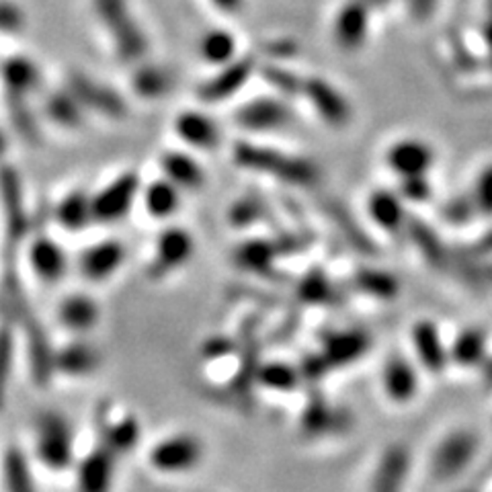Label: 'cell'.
Wrapping results in <instances>:
<instances>
[{"instance_id": "cell-47", "label": "cell", "mask_w": 492, "mask_h": 492, "mask_svg": "<svg viewBox=\"0 0 492 492\" xmlns=\"http://www.w3.org/2000/svg\"><path fill=\"white\" fill-rule=\"evenodd\" d=\"M221 11H236L238 6L242 5V0H213Z\"/></svg>"}, {"instance_id": "cell-17", "label": "cell", "mask_w": 492, "mask_h": 492, "mask_svg": "<svg viewBox=\"0 0 492 492\" xmlns=\"http://www.w3.org/2000/svg\"><path fill=\"white\" fill-rule=\"evenodd\" d=\"M292 111L283 101L273 97L254 98L251 103H244L236 111V123L242 129L249 131H273L290 126Z\"/></svg>"}, {"instance_id": "cell-21", "label": "cell", "mask_w": 492, "mask_h": 492, "mask_svg": "<svg viewBox=\"0 0 492 492\" xmlns=\"http://www.w3.org/2000/svg\"><path fill=\"white\" fill-rule=\"evenodd\" d=\"M254 72V60L252 57H242V60H232L221 66V70L211 77L205 85L200 88V97L205 103H221L228 97L236 95L246 80L251 78Z\"/></svg>"}, {"instance_id": "cell-25", "label": "cell", "mask_w": 492, "mask_h": 492, "mask_svg": "<svg viewBox=\"0 0 492 492\" xmlns=\"http://www.w3.org/2000/svg\"><path fill=\"white\" fill-rule=\"evenodd\" d=\"M139 200L144 203V210L152 220L167 221L180 208V189L170 183L169 179H156L150 185L142 187Z\"/></svg>"}, {"instance_id": "cell-4", "label": "cell", "mask_w": 492, "mask_h": 492, "mask_svg": "<svg viewBox=\"0 0 492 492\" xmlns=\"http://www.w3.org/2000/svg\"><path fill=\"white\" fill-rule=\"evenodd\" d=\"M480 437L470 429H456L443 435L431 456V474L435 480L447 482L464 474L478 456Z\"/></svg>"}, {"instance_id": "cell-12", "label": "cell", "mask_w": 492, "mask_h": 492, "mask_svg": "<svg viewBox=\"0 0 492 492\" xmlns=\"http://www.w3.org/2000/svg\"><path fill=\"white\" fill-rule=\"evenodd\" d=\"M302 93L306 95L310 105L314 107L316 113L320 115V119L333 128H343L347 126L353 118L351 103L347 101V97L341 95L331 82H326L323 78H306L303 80Z\"/></svg>"}, {"instance_id": "cell-33", "label": "cell", "mask_w": 492, "mask_h": 492, "mask_svg": "<svg viewBox=\"0 0 492 492\" xmlns=\"http://www.w3.org/2000/svg\"><path fill=\"white\" fill-rule=\"evenodd\" d=\"M46 115L60 128H78L85 118V107L68 88L52 93L46 101Z\"/></svg>"}, {"instance_id": "cell-46", "label": "cell", "mask_w": 492, "mask_h": 492, "mask_svg": "<svg viewBox=\"0 0 492 492\" xmlns=\"http://www.w3.org/2000/svg\"><path fill=\"white\" fill-rule=\"evenodd\" d=\"M435 5H437V0H408L410 11H413L415 16L418 19H426L433 13Z\"/></svg>"}, {"instance_id": "cell-43", "label": "cell", "mask_w": 492, "mask_h": 492, "mask_svg": "<svg viewBox=\"0 0 492 492\" xmlns=\"http://www.w3.org/2000/svg\"><path fill=\"white\" fill-rule=\"evenodd\" d=\"M261 216H262V208L254 197H244V200L236 201L232 205V210H230V221L238 228L254 224V221L261 220Z\"/></svg>"}, {"instance_id": "cell-31", "label": "cell", "mask_w": 492, "mask_h": 492, "mask_svg": "<svg viewBox=\"0 0 492 492\" xmlns=\"http://www.w3.org/2000/svg\"><path fill=\"white\" fill-rule=\"evenodd\" d=\"M39 78L41 74L36 62H31L29 57L25 56L8 57L3 64V80L6 93L27 97L31 90H36L39 87Z\"/></svg>"}, {"instance_id": "cell-14", "label": "cell", "mask_w": 492, "mask_h": 492, "mask_svg": "<svg viewBox=\"0 0 492 492\" xmlns=\"http://www.w3.org/2000/svg\"><path fill=\"white\" fill-rule=\"evenodd\" d=\"M385 164L392 172H396L400 179L406 177H423L433 169L435 150L416 138H406L392 144L385 152Z\"/></svg>"}, {"instance_id": "cell-39", "label": "cell", "mask_w": 492, "mask_h": 492, "mask_svg": "<svg viewBox=\"0 0 492 492\" xmlns=\"http://www.w3.org/2000/svg\"><path fill=\"white\" fill-rule=\"evenodd\" d=\"M15 365V334L8 324H0V413H3L5 402L8 396V385H11Z\"/></svg>"}, {"instance_id": "cell-3", "label": "cell", "mask_w": 492, "mask_h": 492, "mask_svg": "<svg viewBox=\"0 0 492 492\" xmlns=\"http://www.w3.org/2000/svg\"><path fill=\"white\" fill-rule=\"evenodd\" d=\"M93 8L121 60L136 62L144 57L148 39L131 15L128 0H93Z\"/></svg>"}, {"instance_id": "cell-42", "label": "cell", "mask_w": 492, "mask_h": 492, "mask_svg": "<svg viewBox=\"0 0 492 492\" xmlns=\"http://www.w3.org/2000/svg\"><path fill=\"white\" fill-rule=\"evenodd\" d=\"M472 203L480 213L492 216V164L484 169L478 175V179H476Z\"/></svg>"}, {"instance_id": "cell-2", "label": "cell", "mask_w": 492, "mask_h": 492, "mask_svg": "<svg viewBox=\"0 0 492 492\" xmlns=\"http://www.w3.org/2000/svg\"><path fill=\"white\" fill-rule=\"evenodd\" d=\"M33 449L39 464L52 472H64L77 462V439L68 418L57 410H44L36 416Z\"/></svg>"}, {"instance_id": "cell-15", "label": "cell", "mask_w": 492, "mask_h": 492, "mask_svg": "<svg viewBox=\"0 0 492 492\" xmlns=\"http://www.w3.org/2000/svg\"><path fill=\"white\" fill-rule=\"evenodd\" d=\"M27 262L41 283L56 285L68 271L66 251L49 236H36L27 246Z\"/></svg>"}, {"instance_id": "cell-9", "label": "cell", "mask_w": 492, "mask_h": 492, "mask_svg": "<svg viewBox=\"0 0 492 492\" xmlns=\"http://www.w3.org/2000/svg\"><path fill=\"white\" fill-rule=\"evenodd\" d=\"M118 476V456L105 446H97L74 462L77 492H111Z\"/></svg>"}, {"instance_id": "cell-30", "label": "cell", "mask_w": 492, "mask_h": 492, "mask_svg": "<svg viewBox=\"0 0 492 492\" xmlns=\"http://www.w3.org/2000/svg\"><path fill=\"white\" fill-rule=\"evenodd\" d=\"M279 252H282V249H279L277 242L254 238V241H246L238 246L234 252V261L236 265L244 271L265 275L273 269Z\"/></svg>"}, {"instance_id": "cell-44", "label": "cell", "mask_w": 492, "mask_h": 492, "mask_svg": "<svg viewBox=\"0 0 492 492\" xmlns=\"http://www.w3.org/2000/svg\"><path fill=\"white\" fill-rule=\"evenodd\" d=\"M25 27V13L19 6L0 0V33H19Z\"/></svg>"}, {"instance_id": "cell-23", "label": "cell", "mask_w": 492, "mask_h": 492, "mask_svg": "<svg viewBox=\"0 0 492 492\" xmlns=\"http://www.w3.org/2000/svg\"><path fill=\"white\" fill-rule=\"evenodd\" d=\"M175 134L195 150H216L221 139L218 123L200 111L179 113L175 119Z\"/></svg>"}, {"instance_id": "cell-27", "label": "cell", "mask_w": 492, "mask_h": 492, "mask_svg": "<svg viewBox=\"0 0 492 492\" xmlns=\"http://www.w3.org/2000/svg\"><path fill=\"white\" fill-rule=\"evenodd\" d=\"M139 423L134 415H121L115 418H103L101 423V446L111 449L115 456H123L134 451L139 443Z\"/></svg>"}, {"instance_id": "cell-48", "label": "cell", "mask_w": 492, "mask_h": 492, "mask_svg": "<svg viewBox=\"0 0 492 492\" xmlns=\"http://www.w3.org/2000/svg\"><path fill=\"white\" fill-rule=\"evenodd\" d=\"M6 152V136H5V131L0 129V159H3Z\"/></svg>"}, {"instance_id": "cell-1", "label": "cell", "mask_w": 492, "mask_h": 492, "mask_svg": "<svg viewBox=\"0 0 492 492\" xmlns=\"http://www.w3.org/2000/svg\"><path fill=\"white\" fill-rule=\"evenodd\" d=\"M232 159L238 167L259 175L273 177L292 187H314L320 180V169L316 162L303 159L298 154H287L271 146L252 142H238L234 146Z\"/></svg>"}, {"instance_id": "cell-32", "label": "cell", "mask_w": 492, "mask_h": 492, "mask_svg": "<svg viewBox=\"0 0 492 492\" xmlns=\"http://www.w3.org/2000/svg\"><path fill=\"white\" fill-rule=\"evenodd\" d=\"M487 336L478 328H466L459 333L449 349V364L462 367L480 365L487 357Z\"/></svg>"}, {"instance_id": "cell-28", "label": "cell", "mask_w": 492, "mask_h": 492, "mask_svg": "<svg viewBox=\"0 0 492 492\" xmlns=\"http://www.w3.org/2000/svg\"><path fill=\"white\" fill-rule=\"evenodd\" d=\"M367 213L385 232H398L406 221L402 197L398 193L385 191V189H377L369 195Z\"/></svg>"}, {"instance_id": "cell-10", "label": "cell", "mask_w": 492, "mask_h": 492, "mask_svg": "<svg viewBox=\"0 0 492 492\" xmlns=\"http://www.w3.org/2000/svg\"><path fill=\"white\" fill-rule=\"evenodd\" d=\"M126 244L118 238H105V241L90 244L78 254L80 275L90 283L109 282L113 275L119 273L126 262Z\"/></svg>"}, {"instance_id": "cell-40", "label": "cell", "mask_w": 492, "mask_h": 492, "mask_svg": "<svg viewBox=\"0 0 492 492\" xmlns=\"http://www.w3.org/2000/svg\"><path fill=\"white\" fill-rule=\"evenodd\" d=\"M262 77H265L269 85L275 90H279L282 95L302 93L303 80L295 77V74L290 70L279 68V66H267V68L262 70Z\"/></svg>"}, {"instance_id": "cell-18", "label": "cell", "mask_w": 492, "mask_h": 492, "mask_svg": "<svg viewBox=\"0 0 492 492\" xmlns=\"http://www.w3.org/2000/svg\"><path fill=\"white\" fill-rule=\"evenodd\" d=\"M57 323L77 336H85L87 333L93 331L101 320V306L95 298H90L88 293L74 292L68 293L66 298L57 303Z\"/></svg>"}, {"instance_id": "cell-6", "label": "cell", "mask_w": 492, "mask_h": 492, "mask_svg": "<svg viewBox=\"0 0 492 492\" xmlns=\"http://www.w3.org/2000/svg\"><path fill=\"white\" fill-rule=\"evenodd\" d=\"M139 191H142V183L136 172H123L103 189H98L90 195L97 224H113L126 218L139 200Z\"/></svg>"}, {"instance_id": "cell-37", "label": "cell", "mask_w": 492, "mask_h": 492, "mask_svg": "<svg viewBox=\"0 0 492 492\" xmlns=\"http://www.w3.org/2000/svg\"><path fill=\"white\" fill-rule=\"evenodd\" d=\"M200 49H201V56L210 64L224 66V64L234 60L236 39L230 31L213 29V31L205 33L201 44H200Z\"/></svg>"}, {"instance_id": "cell-5", "label": "cell", "mask_w": 492, "mask_h": 492, "mask_svg": "<svg viewBox=\"0 0 492 492\" xmlns=\"http://www.w3.org/2000/svg\"><path fill=\"white\" fill-rule=\"evenodd\" d=\"M205 446L193 433H175L169 435L148 454V462L160 474H185L195 470L203 462Z\"/></svg>"}, {"instance_id": "cell-19", "label": "cell", "mask_w": 492, "mask_h": 492, "mask_svg": "<svg viewBox=\"0 0 492 492\" xmlns=\"http://www.w3.org/2000/svg\"><path fill=\"white\" fill-rule=\"evenodd\" d=\"M101 365V353L93 343L82 336L64 344L62 349H54V374H64L68 377H87L95 374Z\"/></svg>"}, {"instance_id": "cell-24", "label": "cell", "mask_w": 492, "mask_h": 492, "mask_svg": "<svg viewBox=\"0 0 492 492\" xmlns=\"http://www.w3.org/2000/svg\"><path fill=\"white\" fill-rule=\"evenodd\" d=\"M160 169L164 172V179L175 183L180 191H197L205 185L203 167L187 152L170 150L162 154Z\"/></svg>"}, {"instance_id": "cell-11", "label": "cell", "mask_w": 492, "mask_h": 492, "mask_svg": "<svg viewBox=\"0 0 492 492\" xmlns=\"http://www.w3.org/2000/svg\"><path fill=\"white\" fill-rule=\"evenodd\" d=\"M66 88H68L70 93L78 98L85 109L103 113L105 118L121 119L123 115L128 113V105L119 93H115L113 88L101 85V82L88 78L87 74H80V72L70 74L68 87Z\"/></svg>"}, {"instance_id": "cell-20", "label": "cell", "mask_w": 492, "mask_h": 492, "mask_svg": "<svg viewBox=\"0 0 492 492\" xmlns=\"http://www.w3.org/2000/svg\"><path fill=\"white\" fill-rule=\"evenodd\" d=\"M369 6L365 0H349L334 19V39L343 52H355L365 44Z\"/></svg>"}, {"instance_id": "cell-26", "label": "cell", "mask_w": 492, "mask_h": 492, "mask_svg": "<svg viewBox=\"0 0 492 492\" xmlns=\"http://www.w3.org/2000/svg\"><path fill=\"white\" fill-rule=\"evenodd\" d=\"M54 218L57 226L64 228L66 232H82L87 226L95 224L93 216V201L90 195L85 191H70L66 193L54 208Z\"/></svg>"}, {"instance_id": "cell-36", "label": "cell", "mask_w": 492, "mask_h": 492, "mask_svg": "<svg viewBox=\"0 0 492 492\" xmlns=\"http://www.w3.org/2000/svg\"><path fill=\"white\" fill-rule=\"evenodd\" d=\"M339 423V410L326 405L324 400H312L302 413V429L308 435H326Z\"/></svg>"}, {"instance_id": "cell-29", "label": "cell", "mask_w": 492, "mask_h": 492, "mask_svg": "<svg viewBox=\"0 0 492 492\" xmlns=\"http://www.w3.org/2000/svg\"><path fill=\"white\" fill-rule=\"evenodd\" d=\"M3 488L5 492H39L36 476L31 472L29 457L21 447H8L3 456Z\"/></svg>"}, {"instance_id": "cell-34", "label": "cell", "mask_w": 492, "mask_h": 492, "mask_svg": "<svg viewBox=\"0 0 492 492\" xmlns=\"http://www.w3.org/2000/svg\"><path fill=\"white\" fill-rule=\"evenodd\" d=\"M170 87L172 77L167 68H160V66L148 64L134 74V90L142 98H148V101L167 95Z\"/></svg>"}, {"instance_id": "cell-16", "label": "cell", "mask_w": 492, "mask_h": 492, "mask_svg": "<svg viewBox=\"0 0 492 492\" xmlns=\"http://www.w3.org/2000/svg\"><path fill=\"white\" fill-rule=\"evenodd\" d=\"M382 388L388 400L396 405L413 402L421 388V377L413 361L405 355H390L382 367Z\"/></svg>"}, {"instance_id": "cell-22", "label": "cell", "mask_w": 492, "mask_h": 492, "mask_svg": "<svg viewBox=\"0 0 492 492\" xmlns=\"http://www.w3.org/2000/svg\"><path fill=\"white\" fill-rule=\"evenodd\" d=\"M413 347L418 365L431 374H439L449 364V349L443 343L439 328L431 320H418L413 326Z\"/></svg>"}, {"instance_id": "cell-45", "label": "cell", "mask_w": 492, "mask_h": 492, "mask_svg": "<svg viewBox=\"0 0 492 492\" xmlns=\"http://www.w3.org/2000/svg\"><path fill=\"white\" fill-rule=\"evenodd\" d=\"M400 195L405 197V200L415 201V203H421V201L429 200V197H431V185H429V180H426V175L402 179Z\"/></svg>"}, {"instance_id": "cell-13", "label": "cell", "mask_w": 492, "mask_h": 492, "mask_svg": "<svg viewBox=\"0 0 492 492\" xmlns=\"http://www.w3.org/2000/svg\"><path fill=\"white\" fill-rule=\"evenodd\" d=\"M369 347H372V339L365 331L349 328V331L328 334L323 343V351L316 357L326 372H331V369L355 364L357 359L365 355Z\"/></svg>"}, {"instance_id": "cell-50", "label": "cell", "mask_w": 492, "mask_h": 492, "mask_svg": "<svg viewBox=\"0 0 492 492\" xmlns=\"http://www.w3.org/2000/svg\"><path fill=\"white\" fill-rule=\"evenodd\" d=\"M365 3L369 8H372V6H384L388 0H365Z\"/></svg>"}, {"instance_id": "cell-35", "label": "cell", "mask_w": 492, "mask_h": 492, "mask_svg": "<svg viewBox=\"0 0 492 492\" xmlns=\"http://www.w3.org/2000/svg\"><path fill=\"white\" fill-rule=\"evenodd\" d=\"M353 285L359 292L367 293L369 298H380V300H392L398 293V282L396 277H392L384 271L377 269H364L353 277Z\"/></svg>"}, {"instance_id": "cell-38", "label": "cell", "mask_w": 492, "mask_h": 492, "mask_svg": "<svg viewBox=\"0 0 492 492\" xmlns=\"http://www.w3.org/2000/svg\"><path fill=\"white\" fill-rule=\"evenodd\" d=\"M300 369L287 364H267L257 369V382L269 390L290 392L300 382Z\"/></svg>"}, {"instance_id": "cell-8", "label": "cell", "mask_w": 492, "mask_h": 492, "mask_svg": "<svg viewBox=\"0 0 492 492\" xmlns=\"http://www.w3.org/2000/svg\"><path fill=\"white\" fill-rule=\"evenodd\" d=\"M0 205L5 213V232L8 249H15L29 234V216L19 172L11 167L0 169Z\"/></svg>"}, {"instance_id": "cell-41", "label": "cell", "mask_w": 492, "mask_h": 492, "mask_svg": "<svg viewBox=\"0 0 492 492\" xmlns=\"http://www.w3.org/2000/svg\"><path fill=\"white\" fill-rule=\"evenodd\" d=\"M331 295H333L331 283H328L323 275L310 273L308 277L302 279V283H300L302 300H306L310 303H318V302L331 300Z\"/></svg>"}, {"instance_id": "cell-49", "label": "cell", "mask_w": 492, "mask_h": 492, "mask_svg": "<svg viewBox=\"0 0 492 492\" xmlns=\"http://www.w3.org/2000/svg\"><path fill=\"white\" fill-rule=\"evenodd\" d=\"M484 37H487L488 41V46L492 47V21L487 25V29H484Z\"/></svg>"}, {"instance_id": "cell-7", "label": "cell", "mask_w": 492, "mask_h": 492, "mask_svg": "<svg viewBox=\"0 0 492 492\" xmlns=\"http://www.w3.org/2000/svg\"><path fill=\"white\" fill-rule=\"evenodd\" d=\"M195 236L187 228H164L154 242L152 261L146 273L150 279H162L189 265L195 257Z\"/></svg>"}]
</instances>
